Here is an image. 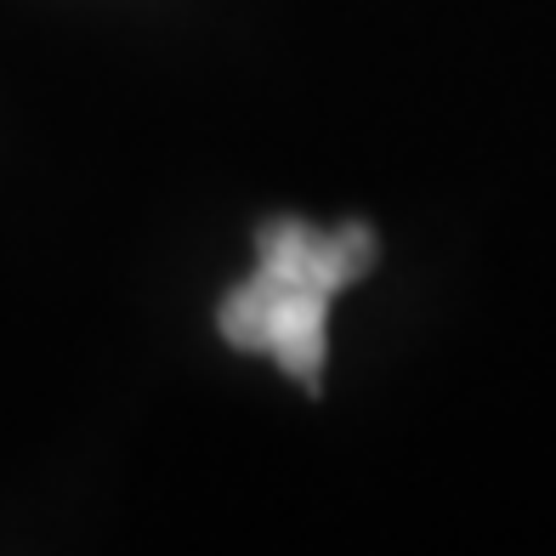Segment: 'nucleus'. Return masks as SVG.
<instances>
[{
	"mask_svg": "<svg viewBox=\"0 0 556 556\" xmlns=\"http://www.w3.org/2000/svg\"><path fill=\"white\" fill-rule=\"evenodd\" d=\"M375 267V233L346 222L318 233L301 216H278L256 233V273L233 285L216 307V330L227 346L262 352L278 369L318 392L324 352H330V301Z\"/></svg>",
	"mask_w": 556,
	"mask_h": 556,
	"instance_id": "1",
	"label": "nucleus"
}]
</instances>
